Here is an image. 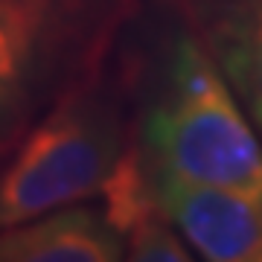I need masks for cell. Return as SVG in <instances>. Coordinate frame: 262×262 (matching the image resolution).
<instances>
[{
    "instance_id": "cell-1",
    "label": "cell",
    "mask_w": 262,
    "mask_h": 262,
    "mask_svg": "<svg viewBox=\"0 0 262 262\" xmlns=\"http://www.w3.org/2000/svg\"><path fill=\"white\" fill-rule=\"evenodd\" d=\"M140 149L175 178L262 198V137L192 29H178L160 50Z\"/></svg>"
},
{
    "instance_id": "cell-2",
    "label": "cell",
    "mask_w": 262,
    "mask_h": 262,
    "mask_svg": "<svg viewBox=\"0 0 262 262\" xmlns=\"http://www.w3.org/2000/svg\"><path fill=\"white\" fill-rule=\"evenodd\" d=\"M125 149V125L99 70L41 114L0 169V230L99 195Z\"/></svg>"
},
{
    "instance_id": "cell-3",
    "label": "cell",
    "mask_w": 262,
    "mask_h": 262,
    "mask_svg": "<svg viewBox=\"0 0 262 262\" xmlns=\"http://www.w3.org/2000/svg\"><path fill=\"white\" fill-rule=\"evenodd\" d=\"M117 0H0V151L99 70Z\"/></svg>"
},
{
    "instance_id": "cell-4",
    "label": "cell",
    "mask_w": 262,
    "mask_h": 262,
    "mask_svg": "<svg viewBox=\"0 0 262 262\" xmlns=\"http://www.w3.org/2000/svg\"><path fill=\"white\" fill-rule=\"evenodd\" d=\"M158 210L198 262H262V198L189 184L151 166Z\"/></svg>"
},
{
    "instance_id": "cell-5",
    "label": "cell",
    "mask_w": 262,
    "mask_h": 262,
    "mask_svg": "<svg viewBox=\"0 0 262 262\" xmlns=\"http://www.w3.org/2000/svg\"><path fill=\"white\" fill-rule=\"evenodd\" d=\"M187 15L262 137V0H187Z\"/></svg>"
},
{
    "instance_id": "cell-6",
    "label": "cell",
    "mask_w": 262,
    "mask_h": 262,
    "mask_svg": "<svg viewBox=\"0 0 262 262\" xmlns=\"http://www.w3.org/2000/svg\"><path fill=\"white\" fill-rule=\"evenodd\" d=\"M122 256L125 236L88 204L0 230V262H122Z\"/></svg>"
},
{
    "instance_id": "cell-7",
    "label": "cell",
    "mask_w": 262,
    "mask_h": 262,
    "mask_svg": "<svg viewBox=\"0 0 262 262\" xmlns=\"http://www.w3.org/2000/svg\"><path fill=\"white\" fill-rule=\"evenodd\" d=\"M102 213L125 239H128L143 222L158 215V198H155V175L151 163L146 160L140 146H125L117 158L114 169L108 172L102 189H99Z\"/></svg>"
},
{
    "instance_id": "cell-8",
    "label": "cell",
    "mask_w": 262,
    "mask_h": 262,
    "mask_svg": "<svg viewBox=\"0 0 262 262\" xmlns=\"http://www.w3.org/2000/svg\"><path fill=\"white\" fill-rule=\"evenodd\" d=\"M122 262H198V256L163 219V213H158L125 239Z\"/></svg>"
}]
</instances>
